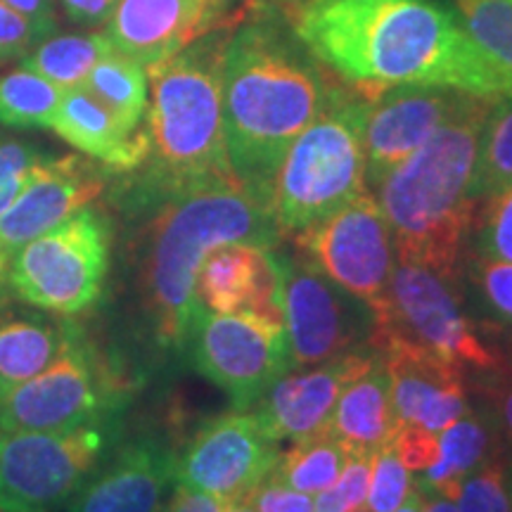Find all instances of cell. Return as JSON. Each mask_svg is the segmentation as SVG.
Listing matches in <instances>:
<instances>
[{
    "label": "cell",
    "instance_id": "obj_39",
    "mask_svg": "<svg viewBox=\"0 0 512 512\" xmlns=\"http://www.w3.org/2000/svg\"><path fill=\"white\" fill-rule=\"evenodd\" d=\"M41 36L46 34L0 0V60L27 55Z\"/></svg>",
    "mask_w": 512,
    "mask_h": 512
},
{
    "label": "cell",
    "instance_id": "obj_44",
    "mask_svg": "<svg viewBox=\"0 0 512 512\" xmlns=\"http://www.w3.org/2000/svg\"><path fill=\"white\" fill-rule=\"evenodd\" d=\"M425 494V491H422ZM425 512H458L456 501L439 494H425Z\"/></svg>",
    "mask_w": 512,
    "mask_h": 512
},
{
    "label": "cell",
    "instance_id": "obj_41",
    "mask_svg": "<svg viewBox=\"0 0 512 512\" xmlns=\"http://www.w3.org/2000/svg\"><path fill=\"white\" fill-rule=\"evenodd\" d=\"M119 0H62L67 15L83 27H100L110 22Z\"/></svg>",
    "mask_w": 512,
    "mask_h": 512
},
{
    "label": "cell",
    "instance_id": "obj_29",
    "mask_svg": "<svg viewBox=\"0 0 512 512\" xmlns=\"http://www.w3.org/2000/svg\"><path fill=\"white\" fill-rule=\"evenodd\" d=\"M112 50V43L105 34L91 36H60L41 43L27 60L24 69L34 72L62 91L79 88L95 62Z\"/></svg>",
    "mask_w": 512,
    "mask_h": 512
},
{
    "label": "cell",
    "instance_id": "obj_21",
    "mask_svg": "<svg viewBox=\"0 0 512 512\" xmlns=\"http://www.w3.org/2000/svg\"><path fill=\"white\" fill-rule=\"evenodd\" d=\"M214 29L221 19L207 0H119L105 36L117 53L152 67Z\"/></svg>",
    "mask_w": 512,
    "mask_h": 512
},
{
    "label": "cell",
    "instance_id": "obj_22",
    "mask_svg": "<svg viewBox=\"0 0 512 512\" xmlns=\"http://www.w3.org/2000/svg\"><path fill=\"white\" fill-rule=\"evenodd\" d=\"M48 128H53L57 136L83 155L121 171L143 166L150 150L145 131H138V128L128 131L105 105H100L81 86L62 93Z\"/></svg>",
    "mask_w": 512,
    "mask_h": 512
},
{
    "label": "cell",
    "instance_id": "obj_35",
    "mask_svg": "<svg viewBox=\"0 0 512 512\" xmlns=\"http://www.w3.org/2000/svg\"><path fill=\"white\" fill-rule=\"evenodd\" d=\"M470 278L486 313L512 328V264L475 259Z\"/></svg>",
    "mask_w": 512,
    "mask_h": 512
},
{
    "label": "cell",
    "instance_id": "obj_5",
    "mask_svg": "<svg viewBox=\"0 0 512 512\" xmlns=\"http://www.w3.org/2000/svg\"><path fill=\"white\" fill-rule=\"evenodd\" d=\"M228 31L214 29L169 60L147 67V174L143 195L169 202L207 185L238 183L223 138L221 67Z\"/></svg>",
    "mask_w": 512,
    "mask_h": 512
},
{
    "label": "cell",
    "instance_id": "obj_40",
    "mask_svg": "<svg viewBox=\"0 0 512 512\" xmlns=\"http://www.w3.org/2000/svg\"><path fill=\"white\" fill-rule=\"evenodd\" d=\"M486 406L491 413V427L512 448V382H498L486 389Z\"/></svg>",
    "mask_w": 512,
    "mask_h": 512
},
{
    "label": "cell",
    "instance_id": "obj_2",
    "mask_svg": "<svg viewBox=\"0 0 512 512\" xmlns=\"http://www.w3.org/2000/svg\"><path fill=\"white\" fill-rule=\"evenodd\" d=\"M309 48L273 17H249L228 36L221 67L223 138L242 188L271 204L294 140L328 98Z\"/></svg>",
    "mask_w": 512,
    "mask_h": 512
},
{
    "label": "cell",
    "instance_id": "obj_28",
    "mask_svg": "<svg viewBox=\"0 0 512 512\" xmlns=\"http://www.w3.org/2000/svg\"><path fill=\"white\" fill-rule=\"evenodd\" d=\"M512 185V95L491 102L477 140L472 200H486Z\"/></svg>",
    "mask_w": 512,
    "mask_h": 512
},
{
    "label": "cell",
    "instance_id": "obj_36",
    "mask_svg": "<svg viewBox=\"0 0 512 512\" xmlns=\"http://www.w3.org/2000/svg\"><path fill=\"white\" fill-rule=\"evenodd\" d=\"M43 159L46 155L34 145L0 138V216L17 200V195Z\"/></svg>",
    "mask_w": 512,
    "mask_h": 512
},
{
    "label": "cell",
    "instance_id": "obj_25",
    "mask_svg": "<svg viewBox=\"0 0 512 512\" xmlns=\"http://www.w3.org/2000/svg\"><path fill=\"white\" fill-rule=\"evenodd\" d=\"M439 456L427 470L418 472L415 486L425 494H439L456 501L460 484L467 475L496 458V432L489 420L467 411L451 427L439 432Z\"/></svg>",
    "mask_w": 512,
    "mask_h": 512
},
{
    "label": "cell",
    "instance_id": "obj_38",
    "mask_svg": "<svg viewBox=\"0 0 512 512\" xmlns=\"http://www.w3.org/2000/svg\"><path fill=\"white\" fill-rule=\"evenodd\" d=\"M249 501L254 503L256 512H313V498L309 494L292 489L273 475L256 486Z\"/></svg>",
    "mask_w": 512,
    "mask_h": 512
},
{
    "label": "cell",
    "instance_id": "obj_47",
    "mask_svg": "<svg viewBox=\"0 0 512 512\" xmlns=\"http://www.w3.org/2000/svg\"><path fill=\"white\" fill-rule=\"evenodd\" d=\"M207 3H209V8L216 12V17H219L221 22H223V15L233 8V0H207Z\"/></svg>",
    "mask_w": 512,
    "mask_h": 512
},
{
    "label": "cell",
    "instance_id": "obj_15",
    "mask_svg": "<svg viewBox=\"0 0 512 512\" xmlns=\"http://www.w3.org/2000/svg\"><path fill=\"white\" fill-rule=\"evenodd\" d=\"M102 190V174L83 159L46 157L17 200L0 216V266L8 273L12 254L88 207Z\"/></svg>",
    "mask_w": 512,
    "mask_h": 512
},
{
    "label": "cell",
    "instance_id": "obj_46",
    "mask_svg": "<svg viewBox=\"0 0 512 512\" xmlns=\"http://www.w3.org/2000/svg\"><path fill=\"white\" fill-rule=\"evenodd\" d=\"M223 512H256V508H254V503L249 501V496H245V498H238V501L226 503Z\"/></svg>",
    "mask_w": 512,
    "mask_h": 512
},
{
    "label": "cell",
    "instance_id": "obj_11",
    "mask_svg": "<svg viewBox=\"0 0 512 512\" xmlns=\"http://www.w3.org/2000/svg\"><path fill=\"white\" fill-rule=\"evenodd\" d=\"M188 344L195 368L247 411L292 368L283 325L254 313H209L200 306Z\"/></svg>",
    "mask_w": 512,
    "mask_h": 512
},
{
    "label": "cell",
    "instance_id": "obj_33",
    "mask_svg": "<svg viewBox=\"0 0 512 512\" xmlns=\"http://www.w3.org/2000/svg\"><path fill=\"white\" fill-rule=\"evenodd\" d=\"M477 256L486 261L512 264V185L486 197L482 214H475Z\"/></svg>",
    "mask_w": 512,
    "mask_h": 512
},
{
    "label": "cell",
    "instance_id": "obj_50",
    "mask_svg": "<svg viewBox=\"0 0 512 512\" xmlns=\"http://www.w3.org/2000/svg\"><path fill=\"white\" fill-rule=\"evenodd\" d=\"M510 498H512V472H510Z\"/></svg>",
    "mask_w": 512,
    "mask_h": 512
},
{
    "label": "cell",
    "instance_id": "obj_16",
    "mask_svg": "<svg viewBox=\"0 0 512 512\" xmlns=\"http://www.w3.org/2000/svg\"><path fill=\"white\" fill-rule=\"evenodd\" d=\"M463 95L444 86H394L370 100L363 131L366 181L380 185L451 117Z\"/></svg>",
    "mask_w": 512,
    "mask_h": 512
},
{
    "label": "cell",
    "instance_id": "obj_49",
    "mask_svg": "<svg viewBox=\"0 0 512 512\" xmlns=\"http://www.w3.org/2000/svg\"><path fill=\"white\" fill-rule=\"evenodd\" d=\"M349 512H373V510H370L366 503H361V505H356V508H351Z\"/></svg>",
    "mask_w": 512,
    "mask_h": 512
},
{
    "label": "cell",
    "instance_id": "obj_45",
    "mask_svg": "<svg viewBox=\"0 0 512 512\" xmlns=\"http://www.w3.org/2000/svg\"><path fill=\"white\" fill-rule=\"evenodd\" d=\"M392 512H425V494H422L418 486L413 484V489L408 491L406 501H403L399 508Z\"/></svg>",
    "mask_w": 512,
    "mask_h": 512
},
{
    "label": "cell",
    "instance_id": "obj_3",
    "mask_svg": "<svg viewBox=\"0 0 512 512\" xmlns=\"http://www.w3.org/2000/svg\"><path fill=\"white\" fill-rule=\"evenodd\" d=\"M491 100L465 93L444 124L382 178L380 209L392 230L396 261L456 280L477 202L470 185L477 140Z\"/></svg>",
    "mask_w": 512,
    "mask_h": 512
},
{
    "label": "cell",
    "instance_id": "obj_14",
    "mask_svg": "<svg viewBox=\"0 0 512 512\" xmlns=\"http://www.w3.org/2000/svg\"><path fill=\"white\" fill-rule=\"evenodd\" d=\"M278 460V441L268 437L256 413H226L207 422L176 456V484L230 503L252 494Z\"/></svg>",
    "mask_w": 512,
    "mask_h": 512
},
{
    "label": "cell",
    "instance_id": "obj_43",
    "mask_svg": "<svg viewBox=\"0 0 512 512\" xmlns=\"http://www.w3.org/2000/svg\"><path fill=\"white\" fill-rule=\"evenodd\" d=\"M3 3L19 12L24 19H29V22L34 24L36 29H41L43 34H50V31H53L55 0H3Z\"/></svg>",
    "mask_w": 512,
    "mask_h": 512
},
{
    "label": "cell",
    "instance_id": "obj_13",
    "mask_svg": "<svg viewBox=\"0 0 512 512\" xmlns=\"http://www.w3.org/2000/svg\"><path fill=\"white\" fill-rule=\"evenodd\" d=\"M297 247L330 280L366 302L373 316L380 311L396 254L389 223L368 192L297 233Z\"/></svg>",
    "mask_w": 512,
    "mask_h": 512
},
{
    "label": "cell",
    "instance_id": "obj_27",
    "mask_svg": "<svg viewBox=\"0 0 512 512\" xmlns=\"http://www.w3.org/2000/svg\"><path fill=\"white\" fill-rule=\"evenodd\" d=\"M349 456V448L328 427H323L311 437L294 441L290 451L280 456L271 475L302 494H320L337 482Z\"/></svg>",
    "mask_w": 512,
    "mask_h": 512
},
{
    "label": "cell",
    "instance_id": "obj_19",
    "mask_svg": "<svg viewBox=\"0 0 512 512\" xmlns=\"http://www.w3.org/2000/svg\"><path fill=\"white\" fill-rule=\"evenodd\" d=\"M176 484V453L162 441H131L95 470L62 512H162Z\"/></svg>",
    "mask_w": 512,
    "mask_h": 512
},
{
    "label": "cell",
    "instance_id": "obj_18",
    "mask_svg": "<svg viewBox=\"0 0 512 512\" xmlns=\"http://www.w3.org/2000/svg\"><path fill=\"white\" fill-rule=\"evenodd\" d=\"M197 304L209 313H254L283 325V271L271 249L233 242L209 252L195 283Z\"/></svg>",
    "mask_w": 512,
    "mask_h": 512
},
{
    "label": "cell",
    "instance_id": "obj_1",
    "mask_svg": "<svg viewBox=\"0 0 512 512\" xmlns=\"http://www.w3.org/2000/svg\"><path fill=\"white\" fill-rule=\"evenodd\" d=\"M292 29L368 100L394 86H444L491 102L512 95V74L430 0H306Z\"/></svg>",
    "mask_w": 512,
    "mask_h": 512
},
{
    "label": "cell",
    "instance_id": "obj_8",
    "mask_svg": "<svg viewBox=\"0 0 512 512\" xmlns=\"http://www.w3.org/2000/svg\"><path fill=\"white\" fill-rule=\"evenodd\" d=\"M451 283L430 268L396 261L384 302L375 313L373 349L401 342L460 370H494L498 358L479 339Z\"/></svg>",
    "mask_w": 512,
    "mask_h": 512
},
{
    "label": "cell",
    "instance_id": "obj_51",
    "mask_svg": "<svg viewBox=\"0 0 512 512\" xmlns=\"http://www.w3.org/2000/svg\"><path fill=\"white\" fill-rule=\"evenodd\" d=\"M162 512H169V510H166V508H162Z\"/></svg>",
    "mask_w": 512,
    "mask_h": 512
},
{
    "label": "cell",
    "instance_id": "obj_34",
    "mask_svg": "<svg viewBox=\"0 0 512 512\" xmlns=\"http://www.w3.org/2000/svg\"><path fill=\"white\" fill-rule=\"evenodd\" d=\"M413 489L411 470L401 463L392 446H384L373 456V472L368 486V508L373 512H392L406 501Z\"/></svg>",
    "mask_w": 512,
    "mask_h": 512
},
{
    "label": "cell",
    "instance_id": "obj_48",
    "mask_svg": "<svg viewBox=\"0 0 512 512\" xmlns=\"http://www.w3.org/2000/svg\"><path fill=\"white\" fill-rule=\"evenodd\" d=\"M10 297H12V294L8 290V273H5V268L0 266V309H3V306L8 304Z\"/></svg>",
    "mask_w": 512,
    "mask_h": 512
},
{
    "label": "cell",
    "instance_id": "obj_6",
    "mask_svg": "<svg viewBox=\"0 0 512 512\" xmlns=\"http://www.w3.org/2000/svg\"><path fill=\"white\" fill-rule=\"evenodd\" d=\"M368 98L328 93L299 133L273 181L271 211L280 233H302L366 192Z\"/></svg>",
    "mask_w": 512,
    "mask_h": 512
},
{
    "label": "cell",
    "instance_id": "obj_23",
    "mask_svg": "<svg viewBox=\"0 0 512 512\" xmlns=\"http://www.w3.org/2000/svg\"><path fill=\"white\" fill-rule=\"evenodd\" d=\"M79 325L41 309H0V399L43 373L76 337Z\"/></svg>",
    "mask_w": 512,
    "mask_h": 512
},
{
    "label": "cell",
    "instance_id": "obj_30",
    "mask_svg": "<svg viewBox=\"0 0 512 512\" xmlns=\"http://www.w3.org/2000/svg\"><path fill=\"white\" fill-rule=\"evenodd\" d=\"M62 88L29 69L0 76V124L15 128L50 126Z\"/></svg>",
    "mask_w": 512,
    "mask_h": 512
},
{
    "label": "cell",
    "instance_id": "obj_10",
    "mask_svg": "<svg viewBox=\"0 0 512 512\" xmlns=\"http://www.w3.org/2000/svg\"><path fill=\"white\" fill-rule=\"evenodd\" d=\"M121 399L117 370L79 330L43 373L0 399V432L69 430L110 420Z\"/></svg>",
    "mask_w": 512,
    "mask_h": 512
},
{
    "label": "cell",
    "instance_id": "obj_32",
    "mask_svg": "<svg viewBox=\"0 0 512 512\" xmlns=\"http://www.w3.org/2000/svg\"><path fill=\"white\" fill-rule=\"evenodd\" d=\"M458 512H512L510 472L501 458L486 460L460 484Z\"/></svg>",
    "mask_w": 512,
    "mask_h": 512
},
{
    "label": "cell",
    "instance_id": "obj_31",
    "mask_svg": "<svg viewBox=\"0 0 512 512\" xmlns=\"http://www.w3.org/2000/svg\"><path fill=\"white\" fill-rule=\"evenodd\" d=\"M453 10L465 34L512 74V0H453Z\"/></svg>",
    "mask_w": 512,
    "mask_h": 512
},
{
    "label": "cell",
    "instance_id": "obj_12",
    "mask_svg": "<svg viewBox=\"0 0 512 512\" xmlns=\"http://www.w3.org/2000/svg\"><path fill=\"white\" fill-rule=\"evenodd\" d=\"M283 320L292 368H309L370 342L375 316L370 306L330 280L313 261L280 259Z\"/></svg>",
    "mask_w": 512,
    "mask_h": 512
},
{
    "label": "cell",
    "instance_id": "obj_24",
    "mask_svg": "<svg viewBox=\"0 0 512 512\" xmlns=\"http://www.w3.org/2000/svg\"><path fill=\"white\" fill-rule=\"evenodd\" d=\"M325 427L349 453H377L392 444L399 422L392 406V377L382 354L368 373L344 387Z\"/></svg>",
    "mask_w": 512,
    "mask_h": 512
},
{
    "label": "cell",
    "instance_id": "obj_9",
    "mask_svg": "<svg viewBox=\"0 0 512 512\" xmlns=\"http://www.w3.org/2000/svg\"><path fill=\"white\" fill-rule=\"evenodd\" d=\"M114 422L69 430L0 432V512H57L98 470Z\"/></svg>",
    "mask_w": 512,
    "mask_h": 512
},
{
    "label": "cell",
    "instance_id": "obj_37",
    "mask_svg": "<svg viewBox=\"0 0 512 512\" xmlns=\"http://www.w3.org/2000/svg\"><path fill=\"white\" fill-rule=\"evenodd\" d=\"M389 446L394 448L396 456L411 472L427 470L439 456V437L425 427L401 425Z\"/></svg>",
    "mask_w": 512,
    "mask_h": 512
},
{
    "label": "cell",
    "instance_id": "obj_42",
    "mask_svg": "<svg viewBox=\"0 0 512 512\" xmlns=\"http://www.w3.org/2000/svg\"><path fill=\"white\" fill-rule=\"evenodd\" d=\"M223 508H226V501H221V498L202 494V491L188 489L181 484H176L174 498L166 505L169 512H223Z\"/></svg>",
    "mask_w": 512,
    "mask_h": 512
},
{
    "label": "cell",
    "instance_id": "obj_4",
    "mask_svg": "<svg viewBox=\"0 0 512 512\" xmlns=\"http://www.w3.org/2000/svg\"><path fill=\"white\" fill-rule=\"evenodd\" d=\"M278 238L271 204L240 183L207 185L164 202L152 223L143 271L147 309L159 342L169 349L188 347L200 311L197 273L209 252L233 242L271 249Z\"/></svg>",
    "mask_w": 512,
    "mask_h": 512
},
{
    "label": "cell",
    "instance_id": "obj_17",
    "mask_svg": "<svg viewBox=\"0 0 512 512\" xmlns=\"http://www.w3.org/2000/svg\"><path fill=\"white\" fill-rule=\"evenodd\" d=\"M380 354L349 351L311 370L283 375L261 396L256 418L275 441H299L328 425L339 394L358 375L368 373Z\"/></svg>",
    "mask_w": 512,
    "mask_h": 512
},
{
    "label": "cell",
    "instance_id": "obj_7",
    "mask_svg": "<svg viewBox=\"0 0 512 512\" xmlns=\"http://www.w3.org/2000/svg\"><path fill=\"white\" fill-rule=\"evenodd\" d=\"M107 271L110 226L98 211L83 207L12 254L8 290L27 306L67 318L98 302Z\"/></svg>",
    "mask_w": 512,
    "mask_h": 512
},
{
    "label": "cell",
    "instance_id": "obj_20",
    "mask_svg": "<svg viewBox=\"0 0 512 512\" xmlns=\"http://www.w3.org/2000/svg\"><path fill=\"white\" fill-rule=\"evenodd\" d=\"M392 377V406L396 422L444 432L470 411L463 370L401 342L377 349Z\"/></svg>",
    "mask_w": 512,
    "mask_h": 512
},
{
    "label": "cell",
    "instance_id": "obj_26",
    "mask_svg": "<svg viewBox=\"0 0 512 512\" xmlns=\"http://www.w3.org/2000/svg\"><path fill=\"white\" fill-rule=\"evenodd\" d=\"M83 91L105 105L128 131H136L147 112V74L143 64L110 50L81 83Z\"/></svg>",
    "mask_w": 512,
    "mask_h": 512
}]
</instances>
